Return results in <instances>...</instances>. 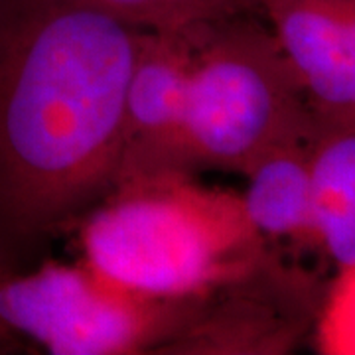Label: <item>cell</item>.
I'll return each instance as SVG.
<instances>
[{"label":"cell","instance_id":"11","mask_svg":"<svg viewBox=\"0 0 355 355\" xmlns=\"http://www.w3.org/2000/svg\"><path fill=\"white\" fill-rule=\"evenodd\" d=\"M314 340L320 354L355 355V266L338 270L336 280L322 296Z\"/></svg>","mask_w":355,"mask_h":355},{"label":"cell","instance_id":"9","mask_svg":"<svg viewBox=\"0 0 355 355\" xmlns=\"http://www.w3.org/2000/svg\"><path fill=\"white\" fill-rule=\"evenodd\" d=\"M312 186L320 254L338 270L355 266V121L320 127Z\"/></svg>","mask_w":355,"mask_h":355},{"label":"cell","instance_id":"2","mask_svg":"<svg viewBox=\"0 0 355 355\" xmlns=\"http://www.w3.org/2000/svg\"><path fill=\"white\" fill-rule=\"evenodd\" d=\"M79 249L107 277L158 298L211 294L279 254L257 233L239 191L190 172L116 184L79 221Z\"/></svg>","mask_w":355,"mask_h":355},{"label":"cell","instance_id":"7","mask_svg":"<svg viewBox=\"0 0 355 355\" xmlns=\"http://www.w3.org/2000/svg\"><path fill=\"white\" fill-rule=\"evenodd\" d=\"M318 127L355 121V0H257Z\"/></svg>","mask_w":355,"mask_h":355},{"label":"cell","instance_id":"4","mask_svg":"<svg viewBox=\"0 0 355 355\" xmlns=\"http://www.w3.org/2000/svg\"><path fill=\"white\" fill-rule=\"evenodd\" d=\"M200 298L142 294L83 259L8 265L0 268V330L51 355L166 354Z\"/></svg>","mask_w":355,"mask_h":355},{"label":"cell","instance_id":"10","mask_svg":"<svg viewBox=\"0 0 355 355\" xmlns=\"http://www.w3.org/2000/svg\"><path fill=\"white\" fill-rule=\"evenodd\" d=\"M139 30H184L259 12L257 0H87Z\"/></svg>","mask_w":355,"mask_h":355},{"label":"cell","instance_id":"3","mask_svg":"<svg viewBox=\"0 0 355 355\" xmlns=\"http://www.w3.org/2000/svg\"><path fill=\"white\" fill-rule=\"evenodd\" d=\"M304 89L259 12L198 28L182 164L241 174L282 140L318 132Z\"/></svg>","mask_w":355,"mask_h":355},{"label":"cell","instance_id":"12","mask_svg":"<svg viewBox=\"0 0 355 355\" xmlns=\"http://www.w3.org/2000/svg\"><path fill=\"white\" fill-rule=\"evenodd\" d=\"M8 265H10V263H6V261L2 259V254H0V268ZM18 345H20V343L16 342V340H12L6 331L0 330V354H12V352H16V347H18Z\"/></svg>","mask_w":355,"mask_h":355},{"label":"cell","instance_id":"6","mask_svg":"<svg viewBox=\"0 0 355 355\" xmlns=\"http://www.w3.org/2000/svg\"><path fill=\"white\" fill-rule=\"evenodd\" d=\"M198 28L142 30L125 91L116 184L186 172L182 140Z\"/></svg>","mask_w":355,"mask_h":355},{"label":"cell","instance_id":"8","mask_svg":"<svg viewBox=\"0 0 355 355\" xmlns=\"http://www.w3.org/2000/svg\"><path fill=\"white\" fill-rule=\"evenodd\" d=\"M320 130V128H318ZM318 132L282 140L241 172L245 211L257 233L279 253H318L312 148Z\"/></svg>","mask_w":355,"mask_h":355},{"label":"cell","instance_id":"1","mask_svg":"<svg viewBox=\"0 0 355 355\" xmlns=\"http://www.w3.org/2000/svg\"><path fill=\"white\" fill-rule=\"evenodd\" d=\"M142 30L87 0H0V254L16 263L114 190Z\"/></svg>","mask_w":355,"mask_h":355},{"label":"cell","instance_id":"5","mask_svg":"<svg viewBox=\"0 0 355 355\" xmlns=\"http://www.w3.org/2000/svg\"><path fill=\"white\" fill-rule=\"evenodd\" d=\"M318 306L310 275L275 254L253 275L202 296L166 354H291L314 328Z\"/></svg>","mask_w":355,"mask_h":355}]
</instances>
